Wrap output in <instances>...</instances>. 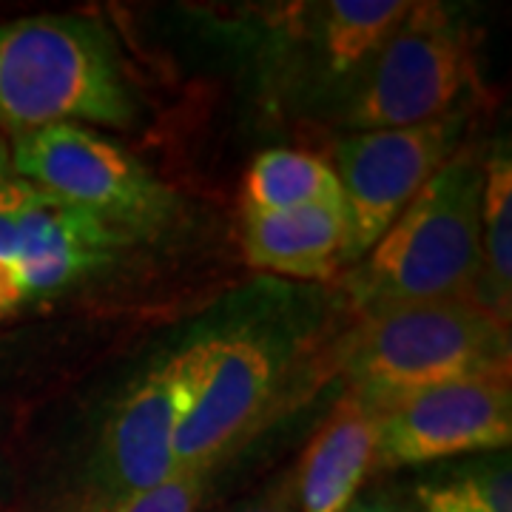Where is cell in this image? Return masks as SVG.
I'll return each mask as SVG.
<instances>
[{"label": "cell", "mask_w": 512, "mask_h": 512, "mask_svg": "<svg viewBox=\"0 0 512 512\" xmlns=\"http://www.w3.org/2000/svg\"><path fill=\"white\" fill-rule=\"evenodd\" d=\"M410 12L407 0H333L322 6V46L333 72L348 74L382 49Z\"/></svg>", "instance_id": "9a60e30c"}, {"label": "cell", "mask_w": 512, "mask_h": 512, "mask_svg": "<svg viewBox=\"0 0 512 512\" xmlns=\"http://www.w3.org/2000/svg\"><path fill=\"white\" fill-rule=\"evenodd\" d=\"M37 188L15 174L9 163V154L0 151V265L15 262L18 248V231L23 214L35 202Z\"/></svg>", "instance_id": "ac0fdd59"}, {"label": "cell", "mask_w": 512, "mask_h": 512, "mask_svg": "<svg viewBox=\"0 0 512 512\" xmlns=\"http://www.w3.org/2000/svg\"><path fill=\"white\" fill-rule=\"evenodd\" d=\"M322 202H342L333 165L293 148L259 154L245 177L242 205L254 214L293 211Z\"/></svg>", "instance_id": "5bb4252c"}, {"label": "cell", "mask_w": 512, "mask_h": 512, "mask_svg": "<svg viewBox=\"0 0 512 512\" xmlns=\"http://www.w3.org/2000/svg\"><path fill=\"white\" fill-rule=\"evenodd\" d=\"M510 441V376H470L379 410L373 467H419L467 453L507 450Z\"/></svg>", "instance_id": "ba28073f"}, {"label": "cell", "mask_w": 512, "mask_h": 512, "mask_svg": "<svg viewBox=\"0 0 512 512\" xmlns=\"http://www.w3.org/2000/svg\"><path fill=\"white\" fill-rule=\"evenodd\" d=\"M205 493V473L177 470L163 484L134 495L111 512H197Z\"/></svg>", "instance_id": "e0dca14e"}, {"label": "cell", "mask_w": 512, "mask_h": 512, "mask_svg": "<svg viewBox=\"0 0 512 512\" xmlns=\"http://www.w3.org/2000/svg\"><path fill=\"white\" fill-rule=\"evenodd\" d=\"M473 83L470 37L441 3H410V12L365 63L345 123L353 131L410 128L456 111Z\"/></svg>", "instance_id": "277c9868"}, {"label": "cell", "mask_w": 512, "mask_h": 512, "mask_svg": "<svg viewBox=\"0 0 512 512\" xmlns=\"http://www.w3.org/2000/svg\"><path fill=\"white\" fill-rule=\"evenodd\" d=\"M9 163L43 194L89 211L131 239L154 234L174 205L171 191L151 171L86 126H49L20 134Z\"/></svg>", "instance_id": "5b68a950"}, {"label": "cell", "mask_w": 512, "mask_h": 512, "mask_svg": "<svg viewBox=\"0 0 512 512\" xmlns=\"http://www.w3.org/2000/svg\"><path fill=\"white\" fill-rule=\"evenodd\" d=\"M481 185L476 151H456L367 251L350 291L367 311L473 299L481 276Z\"/></svg>", "instance_id": "7a4b0ae2"}, {"label": "cell", "mask_w": 512, "mask_h": 512, "mask_svg": "<svg viewBox=\"0 0 512 512\" xmlns=\"http://www.w3.org/2000/svg\"><path fill=\"white\" fill-rule=\"evenodd\" d=\"M510 325L473 299L410 302L370 313L348 353L350 396L376 413L470 376H510Z\"/></svg>", "instance_id": "3957f363"}, {"label": "cell", "mask_w": 512, "mask_h": 512, "mask_svg": "<svg viewBox=\"0 0 512 512\" xmlns=\"http://www.w3.org/2000/svg\"><path fill=\"white\" fill-rule=\"evenodd\" d=\"M416 507L421 512H512L510 461L421 481Z\"/></svg>", "instance_id": "2e32d148"}, {"label": "cell", "mask_w": 512, "mask_h": 512, "mask_svg": "<svg viewBox=\"0 0 512 512\" xmlns=\"http://www.w3.org/2000/svg\"><path fill=\"white\" fill-rule=\"evenodd\" d=\"M205 353V339L134 384L103 424L92 458L94 507L111 512L177 473L174 447Z\"/></svg>", "instance_id": "52a82bcc"}, {"label": "cell", "mask_w": 512, "mask_h": 512, "mask_svg": "<svg viewBox=\"0 0 512 512\" xmlns=\"http://www.w3.org/2000/svg\"><path fill=\"white\" fill-rule=\"evenodd\" d=\"M128 239L126 231L37 188L35 202L20 220L15 248L20 288L26 299L60 291L74 279L109 265Z\"/></svg>", "instance_id": "30bf717a"}, {"label": "cell", "mask_w": 512, "mask_h": 512, "mask_svg": "<svg viewBox=\"0 0 512 512\" xmlns=\"http://www.w3.org/2000/svg\"><path fill=\"white\" fill-rule=\"evenodd\" d=\"M348 512H421L416 504H407L399 498H387V495H376V498H365V501H353Z\"/></svg>", "instance_id": "ffe728a7"}, {"label": "cell", "mask_w": 512, "mask_h": 512, "mask_svg": "<svg viewBox=\"0 0 512 512\" xmlns=\"http://www.w3.org/2000/svg\"><path fill=\"white\" fill-rule=\"evenodd\" d=\"M376 458V410L348 396L313 436L296 473L302 512H348Z\"/></svg>", "instance_id": "7c38bea8"}, {"label": "cell", "mask_w": 512, "mask_h": 512, "mask_svg": "<svg viewBox=\"0 0 512 512\" xmlns=\"http://www.w3.org/2000/svg\"><path fill=\"white\" fill-rule=\"evenodd\" d=\"M225 512H302L299 510V495H296V473H285L265 493L248 498V501H242V504Z\"/></svg>", "instance_id": "d6986e66"}, {"label": "cell", "mask_w": 512, "mask_h": 512, "mask_svg": "<svg viewBox=\"0 0 512 512\" xmlns=\"http://www.w3.org/2000/svg\"><path fill=\"white\" fill-rule=\"evenodd\" d=\"M345 211L342 202H322L293 211H242V251L248 265L296 276L330 279L345 265Z\"/></svg>", "instance_id": "8fae6325"}, {"label": "cell", "mask_w": 512, "mask_h": 512, "mask_svg": "<svg viewBox=\"0 0 512 512\" xmlns=\"http://www.w3.org/2000/svg\"><path fill=\"white\" fill-rule=\"evenodd\" d=\"M120 55L89 18L37 15L0 23V128L15 137L49 126L134 120Z\"/></svg>", "instance_id": "6da1fadb"}, {"label": "cell", "mask_w": 512, "mask_h": 512, "mask_svg": "<svg viewBox=\"0 0 512 512\" xmlns=\"http://www.w3.org/2000/svg\"><path fill=\"white\" fill-rule=\"evenodd\" d=\"M476 302L504 325L512 308V160L510 143L490 148L481 185V276Z\"/></svg>", "instance_id": "4fadbf2b"}, {"label": "cell", "mask_w": 512, "mask_h": 512, "mask_svg": "<svg viewBox=\"0 0 512 512\" xmlns=\"http://www.w3.org/2000/svg\"><path fill=\"white\" fill-rule=\"evenodd\" d=\"M276 376V353L265 339L251 333L208 336L194 396L177 433V470L208 473L271 402Z\"/></svg>", "instance_id": "9c48e42d"}, {"label": "cell", "mask_w": 512, "mask_h": 512, "mask_svg": "<svg viewBox=\"0 0 512 512\" xmlns=\"http://www.w3.org/2000/svg\"><path fill=\"white\" fill-rule=\"evenodd\" d=\"M464 114L410 128L353 131L333 151L348 225L345 262H359L396 222L427 180L456 154Z\"/></svg>", "instance_id": "8992f818"}]
</instances>
